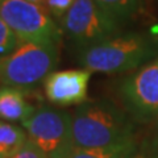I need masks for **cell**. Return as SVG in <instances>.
Segmentation results:
<instances>
[{
  "mask_svg": "<svg viewBox=\"0 0 158 158\" xmlns=\"http://www.w3.org/2000/svg\"><path fill=\"white\" fill-rule=\"evenodd\" d=\"M137 123L113 100H87L73 112L74 145L91 149L115 145L135 137Z\"/></svg>",
  "mask_w": 158,
  "mask_h": 158,
  "instance_id": "1",
  "label": "cell"
},
{
  "mask_svg": "<svg viewBox=\"0 0 158 158\" xmlns=\"http://www.w3.org/2000/svg\"><path fill=\"white\" fill-rule=\"evenodd\" d=\"M158 58V41L142 32H120L96 45L78 50L77 61L91 73L135 71Z\"/></svg>",
  "mask_w": 158,
  "mask_h": 158,
  "instance_id": "2",
  "label": "cell"
},
{
  "mask_svg": "<svg viewBox=\"0 0 158 158\" xmlns=\"http://www.w3.org/2000/svg\"><path fill=\"white\" fill-rule=\"evenodd\" d=\"M58 59L59 45L21 42L0 62V83L20 90L44 85L45 79L56 71Z\"/></svg>",
  "mask_w": 158,
  "mask_h": 158,
  "instance_id": "3",
  "label": "cell"
},
{
  "mask_svg": "<svg viewBox=\"0 0 158 158\" xmlns=\"http://www.w3.org/2000/svg\"><path fill=\"white\" fill-rule=\"evenodd\" d=\"M28 140L48 158H69L75 149L73 137V113L52 106H41L23 123Z\"/></svg>",
  "mask_w": 158,
  "mask_h": 158,
  "instance_id": "4",
  "label": "cell"
},
{
  "mask_svg": "<svg viewBox=\"0 0 158 158\" xmlns=\"http://www.w3.org/2000/svg\"><path fill=\"white\" fill-rule=\"evenodd\" d=\"M0 17L21 42L61 44L62 29L45 7L27 0H0Z\"/></svg>",
  "mask_w": 158,
  "mask_h": 158,
  "instance_id": "5",
  "label": "cell"
},
{
  "mask_svg": "<svg viewBox=\"0 0 158 158\" xmlns=\"http://www.w3.org/2000/svg\"><path fill=\"white\" fill-rule=\"evenodd\" d=\"M61 29L74 46L82 50L123 32V25L108 16L95 0H77L61 20Z\"/></svg>",
  "mask_w": 158,
  "mask_h": 158,
  "instance_id": "6",
  "label": "cell"
},
{
  "mask_svg": "<svg viewBox=\"0 0 158 158\" xmlns=\"http://www.w3.org/2000/svg\"><path fill=\"white\" fill-rule=\"evenodd\" d=\"M124 110L140 124L158 120V58L129 73L118 82Z\"/></svg>",
  "mask_w": 158,
  "mask_h": 158,
  "instance_id": "7",
  "label": "cell"
},
{
  "mask_svg": "<svg viewBox=\"0 0 158 158\" xmlns=\"http://www.w3.org/2000/svg\"><path fill=\"white\" fill-rule=\"evenodd\" d=\"M92 73L86 69L54 71L44 82L45 96L53 106L70 107L87 102L88 83Z\"/></svg>",
  "mask_w": 158,
  "mask_h": 158,
  "instance_id": "8",
  "label": "cell"
},
{
  "mask_svg": "<svg viewBox=\"0 0 158 158\" xmlns=\"http://www.w3.org/2000/svg\"><path fill=\"white\" fill-rule=\"evenodd\" d=\"M34 108L27 100L24 90L9 86H0V120L8 123H23L28 120Z\"/></svg>",
  "mask_w": 158,
  "mask_h": 158,
  "instance_id": "9",
  "label": "cell"
},
{
  "mask_svg": "<svg viewBox=\"0 0 158 158\" xmlns=\"http://www.w3.org/2000/svg\"><path fill=\"white\" fill-rule=\"evenodd\" d=\"M27 141L28 135L23 127L0 120V158H12Z\"/></svg>",
  "mask_w": 158,
  "mask_h": 158,
  "instance_id": "10",
  "label": "cell"
},
{
  "mask_svg": "<svg viewBox=\"0 0 158 158\" xmlns=\"http://www.w3.org/2000/svg\"><path fill=\"white\" fill-rule=\"evenodd\" d=\"M144 0H95L108 16L124 27L140 11Z\"/></svg>",
  "mask_w": 158,
  "mask_h": 158,
  "instance_id": "11",
  "label": "cell"
},
{
  "mask_svg": "<svg viewBox=\"0 0 158 158\" xmlns=\"http://www.w3.org/2000/svg\"><path fill=\"white\" fill-rule=\"evenodd\" d=\"M138 138V135L129 138L127 141L118 142L115 145L103 146V148H91V149H79L75 148L69 158H121L125 156L133 146Z\"/></svg>",
  "mask_w": 158,
  "mask_h": 158,
  "instance_id": "12",
  "label": "cell"
},
{
  "mask_svg": "<svg viewBox=\"0 0 158 158\" xmlns=\"http://www.w3.org/2000/svg\"><path fill=\"white\" fill-rule=\"evenodd\" d=\"M121 158H158V133L138 136L135 146Z\"/></svg>",
  "mask_w": 158,
  "mask_h": 158,
  "instance_id": "13",
  "label": "cell"
},
{
  "mask_svg": "<svg viewBox=\"0 0 158 158\" xmlns=\"http://www.w3.org/2000/svg\"><path fill=\"white\" fill-rule=\"evenodd\" d=\"M20 44H21L20 38L0 17V62L7 58Z\"/></svg>",
  "mask_w": 158,
  "mask_h": 158,
  "instance_id": "14",
  "label": "cell"
},
{
  "mask_svg": "<svg viewBox=\"0 0 158 158\" xmlns=\"http://www.w3.org/2000/svg\"><path fill=\"white\" fill-rule=\"evenodd\" d=\"M75 2L77 0H46L45 8L48 9V12L50 13L53 19H57L61 21L63 16L75 4Z\"/></svg>",
  "mask_w": 158,
  "mask_h": 158,
  "instance_id": "15",
  "label": "cell"
},
{
  "mask_svg": "<svg viewBox=\"0 0 158 158\" xmlns=\"http://www.w3.org/2000/svg\"><path fill=\"white\" fill-rule=\"evenodd\" d=\"M12 158H48V156L38 146L34 145L32 141L28 140L27 144L23 146V149Z\"/></svg>",
  "mask_w": 158,
  "mask_h": 158,
  "instance_id": "16",
  "label": "cell"
},
{
  "mask_svg": "<svg viewBox=\"0 0 158 158\" xmlns=\"http://www.w3.org/2000/svg\"><path fill=\"white\" fill-rule=\"evenodd\" d=\"M27 2H29V3H33V4H36V6L45 7V3H46V0H27Z\"/></svg>",
  "mask_w": 158,
  "mask_h": 158,
  "instance_id": "17",
  "label": "cell"
},
{
  "mask_svg": "<svg viewBox=\"0 0 158 158\" xmlns=\"http://www.w3.org/2000/svg\"><path fill=\"white\" fill-rule=\"evenodd\" d=\"M156 123H157V128H158V120H157V121H156Z\"/></svg>",
  "mask_w": 158,
  "mask_h": 158,
  "instance_id": "18",
  "label": "cell"
}]
</instances>
